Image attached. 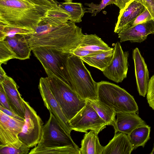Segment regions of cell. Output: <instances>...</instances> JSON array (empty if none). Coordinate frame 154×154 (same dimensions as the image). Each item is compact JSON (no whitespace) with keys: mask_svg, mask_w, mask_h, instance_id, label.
Listing matches in <instances>:
<instances>
[{"mask_svg":"<svg viewBox=\"0 0 154 154\" xmlns=\"http://www.w3.org/2000/svg\"><path fill=\"white\" fill-rule=\"evenodd\" d=\"M84 35L82 28L75 23L69 20L58 21L46 15L34 32L26 37L32 50L48 47L71 54L79 45Z\"/></svg>","mask_w":154,"mask_h":154,"instance_id":"obj_1","label":"cell"},{"mask_svg":"<svg viewBox=\"0 0 154 154\" xmlns=\"http://www.w3.org/2000/svg\"><path fill=\"white\" fill-rule=\"evenodd\" d=\"M38 144L29 154H79L80 148L50 112Z\"/></svg>","mask_w":154,"mask_h":154,"instance_id":"obj_2","label":"cell"},{"mask_svg":"<svg viewBox=\"0 0 154 154\" xmlns=\"http://www.w3.org/2000/svg\"><path fill=\"white\" fill-rule=\"evenodd\" d=\"M47 11L27 0H0V22L34 30Z\"/></svg>","mask_w":154,"mask_h":154,"instance_id":"obj_3","label":"cell"},{"mask_svg":"<svg viewBox=\"0 0 154 154\" xmlns=\"http://www.w3.org/2000/svg\"><path fill=\"white\" fill-rule=\"evenodd\" d=\"M80 57L73 54L69 57L67 69L70 87L85 100H98L97 82L92 78Z\"/></svg>","mask_w":154,"mask_h":154,"instance_id":"obj_4","label":"cell"},{"mask_svg":"<svg viewBox=\"0 0 154 154\" xmlns=\"http://www.w3.org/2000/svg\"><path fill=\"white\" fill-rule=\"evenodd\" d=\"M98 100L113 109L116 112H139L133 97L124 89L105 81L97 82Z\"/></svg>","mask_w":154,"mask_h":154,"instance_id":"obj_5","label":"cell"},{"mask_svg":"<svg viewBox=\"0 0 154 154\" xmlns=\"http://www.w3.org/2000/svg\"><path fill=\"white\" fill-rule=\"evenodd\" d=\"M32 50L42 65L48 77L57 78L70 86L67 63L71 54L48 47H37Z\"/></svg>","mask_w":154,"mask_h":154,"instance_id":"obj_6","label":"cell"},{"mask_svg":"<svg viewBox=\"0 0 154 154\" xmlns=\"http://www.w3.org/2000/svg\"><path fill=\"white\" fill-rule=\"evenodd\" d=\"M51 90L68 122L85 105L82 98L69 85L54 77H48Z\"/></svg>","mask_w":154,"mask_h":154,"instance_id":"obj_7","label":"cell"},{"mask_svg":"<svg viewBox=\"0 0 154 154\" xmlns=\"http://www.w3.org/2000/svg\"><path fill=\"white\" fill-rule=\"evenodd\" d=\"M25 110L24 124L18 137L22 143L30 148L39 142L42 135L43 122L29 103L23 99Z\"/></svg>","mask_w":154,"mask_h":154,"instance_id":"obj_8","label":"cell"},{"mask_svg":"<svg viewBox=\"0 0 154 154\" xmlns=\"http://www.w3.org/2000/svg\"><path fill=\"white\" fill-rule=\"evenodd\" d=\"M86 100L84 106L69 121V125L72 130L86 133L92 130L98 134L107 125Z\"/></svg>","mask_w":154,"mask_h":154,"instance_id":"obj_9","label":"cell"},{"mask_svg":"<svg viewBox=\"0 0 154 154\" xmlns=\"http://www.w3.org/2000/svg\"><path fill=\"white\" fill-rule=\"evenodd\" d=\"M24 124V120L8 116L0 110V146L19 148L23 144L18 135Z\"/></svg>","mask_w":154,"mask_h":154,"instance_id":"obj_10","label":"cell"},{"mask_svg":"<svg viewBox=\"0 0 154 154\" xmlns=\"http://www.w3.org/2000/svg\"><path fill=\"white\" fill-rule=\"evenodd\" d=\"M114 49L112 58L103 72L109 79L119 83L127 77L129 54L128 51H123L118 42L115 44Z\"/></svg>","mask_w":154,"mask_h":154,"instance_id":"obj_11","label":"cell"},{"mask_svg":"<svg viewBox=\"0 0 154 154\" xmlns=\"http://www.w3.org/2000/svg\"><path fill=\"white\" fill-rule=\"evenodd\" d=\"M38 88L45 106L54 115L66 131L70 134L72 130L60 104L51 90L48 77L40 78Z\"/></svg>","mask_w":154,"mask_h":154,"instance_id":"obj_12","label":"cell"},{"mask_svg":"<svg viewBox=\"0 0 154 154\" xmlns=\"http://www.w3.org/2000/svg\"><path fill=\"white\" fill-rule=\"evenodd\" d=\"M154 33V20L132 26L128 27L118 33L121 42L129 41L140 43L145 40L150 34Z\"/></svg>","mask_w":154,"mask_h":154,"instance_id":"obj_13","label":"cell"},{"mask_svg":"<svg viewBox=\"0 0 154 154\" xmlns=\"http://www.w3.org/2000/svg\"><path fill=\"white\" fill-rule=\"evenodd\" d=\"M146 8L142 0H132L123 10L119 12L114 32L118 33L130 26Z\"/></svg>","mask_w":154,"mask_h":154,"instance_id":"obj_14","label":"cell"},{"mask_svg":"<svg viewBox=\"0 0 154 154\" xmlns=\"http://www.w3.org/2000/svg\"><path fill=\"white\" fill-rule=\"evenodd\" d=\"M132 57L137 90L140 95L145 97L147 94L149 79L147 66L137 48L133 50Z\"/></svg>","mask_w":154,"mask_h":154,"instance_id":"obj_15","label":"cell"},{"mask_svg":"<svg viewBox=\"0 0 154 154\" xmlns=\"http://www.w3.org/2000/svg\"><path fill=\"white\" fill-rule=\"evenodd\" d=\"M13 112L25 119V110L23 99L19 92L17 85L11 77L7 76L2 82Z\"/></svg>","mask_w":154,"mask_h":154,"instance_id":"obj_16","label":"cell"},{"mask_svg":"<svg viewBox=\"0 0 154 154\" xmlns=\"http://www.w3.org/2000/svg\"><path fill=\"white\" fill-rule=\"evenodd\" d=\"M117 119L114 127L115 133L118 132L129 134L134 129L146 124L138 114L135 112L116 113Z\"/></svg>","mask_w":154,"mask_h":154,"instance_id":"obj_17","label":"cell"},{"mask_svg":"<svg viewBox=\"0 0 154 154\" xmlns=\"http://www.w3.org/2000/svg\"><path fill=\"white\" fill-rule=\"evenodd\" d=\"M133 150L128 135L119 132L103 147L102 154H130Z\"/></svg>","mask_w":154,"mask_h":154,"instance_id":"obj_18","label":"cell"},{"mask_svg":"<svg viewBox=\"0 0 154 154\" xmlns=\"http://www.w3.org/2000/svg\"><path fill=\"white\" fill-rule=\"evenodd\" d=\"M26 35L17 34L8 36L4 39L8 42L16 56V59L24 60L29 58L32 50Z\"/></svg>","mask_w":154,"mask_h":154,"instance_id":"obj_19","label":"cell"},{"mask_svg":"<svg viewBox=\"0 0 154 154\" xmlns=\"http://www.w3.org/2000/svg\"><path fill=\"white\" fill-rule=\"evenodd\" d=\"M98 134L92 130L85 133L81 141V154H102L104 146L100 143Z\"/></svg>","mask_w":154,"mask_h":154,"instance_id":"obj_20","label":"cell"},{"mask_svg":"<svg viewBox=\"0 0 154 154\" xmlns=\"http://www.w3.org/2000/svg\"><path fill=\"white\" fill-rule=\"evenodd\" d=\"M114 50V48H112L109 51H102L80 58L83 62L90 66L100 69L103 72L109 65L112 59Z\"/></svg>","mask_w":154,"mask_h":154,"instance_id":"obj_21","label":"cell"},{"mask_svg":"<svg viewBox=\"0 0 154 154\" xmlns=\"http://www.w3.org/2000/svg\"><path fill=\"white\" fill-rule=\"evenodd\" d=\"M77 48L97 52L108 51L112 48L95 34L84 35Z\"/></svg>","mask_w":154,"mask_h":154,"instance_id":"obj_22","label":"cell"},{"mask_svg":"<svg viewBox=\"0 0 154 154\" xmlns=\"http://www.w3.org/2000/svg\"><path fill=\"white\" fill-rule=\"evenodd\" d=\"M150 127L145 124L137 127L128 134L133 150L144 146L150 138Z\"/></svg>","mask_w":154,"mask_h":154,"instance_id":"obj_23","label":"cell"},{"mask_svg":"<svg viewBox=\"0 0 154 154\" xmlns=\"http://www.w3.org/2000/svg\"><path fill=\"white\" fill-rule=\"evenodd\" d=\"M99 116L107 124V125L115 126L116 113L112 109L100 101L88 100Z\"/></svg>","mask_w":154,"mask_h":154,"instance_id":"obj_24","label":"cell"},{"mask_svg":"<svg viewBox=\"0 0 154 154\" xmlns=\"http://www.w3.org/2000/svg\"><path fill=\"white\" fill-rule=\"evenodd\" d=\"M59 5L69 13V21L75 23H79L82 21V18L85 12L82 3L63 2Z\"/></svg>","mask_w":154,"mask_h":154,"instance_id":"obj_25","label":"cell"},{"mask_svg":"<svg viewBox=\"0 0 154 154\" xmlns=\"http://www.w3.org/2000/svg\"><path fill=\"white\" fill-rule=\"evenodd\" d=\"M0 23V41L4 40L8 36L17 34L29 35L34 31L33 29L11 26Z\"/></svg>","mask_w":154,"mask_h":154,"instance_id":"obj_26","label":"cell"},{"mask_svg":"<svg viewBox=\"0 0 154 154\" xmlns=\"http://www.w3.org/2000/svg\"><path fill=\"white\" fill-rule=\"evenodd\" d=\"M46 15L54 20L63 23L69 21L70 16L69 12L59 5L56 8L48 10Z\"/></svg>","mask_w":154,"mask_h":154,"instance_id":"obj_27","label":"cell"},{"mask_svg":"<svg viewBox=\"0 0 154 154\" xmlns=\"http://www.w3.org/2000/svg\"><path fill=\"white\" fill-rule=\"evenodd\" d=\"M16 59V56L7 41H0V64H6L9 60Z\"/></svg>","mask_w":154,"mask_h":154,"instance_id":"obj_28","label":"cell"},{"mask_svg":"<svg viewBox=\"0 0 154 154\" xmlns=\"http://www.w3.org/2000/svg\"><path fill=\"white\" fill-rule=\"evenodd\" d=\"M113 4L116 5V0H101L99 4L93 2L85 3V5L88 7L85 8V9L86 12L91 13V16H95L107 6Z\"/></svg>","mask_w":154,"mask_h":154,"instance_id":"obj_29","label":"cell"},{"mask_svg":"<svg viewBox=\"0 0 154 154\" xmlns=\"http://www.w3.org/2000/svg\"><path fill=\"white\" fill-rule=\"evenodd\" d=\"M30 149L23 144L19 148L0 146V154H27L29 153Z\"/></svg>","mask_w":154,"mask_h":154,"instance_id":"obj_30","label":"cell"},{"mask_svg":"<svg viewBox=\"0 0 154 154\" xmlns=\"http://www.w3.org/2000/svg\"><path fill=\"white\" fill-rule=\"evenodd\" d=\"M30 2L48 11L58 6L54 0H28Z\"/></svg>","mask_w":154,"mask_h":154,"instance_id":"obj_31","label":"cell"},{"mask_svg":"<svg viewBox=\"0 0 154 154\" xmlns=\"http://www.w3.org/2000/svg\"><path fill=\"white\" fill-rule=\"evenodd\" d=\"M146 98L149 106L154 110V74L148 81Z\"/></svg>","mask_w":154,"mask_h":154,"instance_id":"obj_32","label":"cell"},{"mask_svg":"<svg viewBox=\"0 0 154 154\" xmlns=\"http://www.w3.org/2000/svg\"><path fill=\"white\" fill-rule=\"evenodd\" d=\"M152 19H153L152 17L148 10L146 8L136 18L131 25L129 26H132L145 23Z\"/></svg>","mask_w":154,"mask_h":154,"instance_id":"obj_33","label":"cell"},{"mask_svg":"<svg viewBox=\"0 0 154 154\" xmlns=\"http://www.w3.org/2000/svg\"><path fill=\"white\" fill-rule=\"evenodd\" d=\"M0 106L13 111L3 85L1 83H0Z\"/></svg>","mask_w":154,"mask_h":154,"instance_id":"obj_34","label":"cell"},{"mask_svg":"<svg viewBox=\"0 0 154 154\" xmlns=\"http://www.w3.org/2000/svg\"><path fill=\"white\" fill-rule=\"evenodd\" d=\"M102 51L99 52H94L86 49L77 48L73 51L71 54H73L76 56L81 57L94 54Z\"/></svg>","mask_w":154,"mask_h":154,"instance_id":"obj_35","label":"cell"},{"mask_svg":"<svg viewBox=\"0 0 154 154\" xmlns=\"http://www.w3.org/2000/svg\"><path fill=\"white\" fill-rule=\"evenodd\" d=\"M143 3L148 10L154 20V0H142Z\"/></svg>","mask_w":154,"mask_h":154,"instance_id":"obj_36","label":"cell"},{"mask_svg":"<svg viewBox=\"0 0 154 154\" xmlns=\"http://www.w3.org/2000/svg\"><path fill=\"white\" fill-rule=\"evenodd\" d=\"M0 110H1L4 113L11 117L15 118L20 120H24V119L19 116L13 111L8 110L1 106H0Z\"/></svg>","mask_w":154,"mask_h":154,"instance_id":"obj_37","label":"cell"},{"mask_svg":"<svg viewBox=\"0 0 154 154\" xmlns=\"http://www.w3.org/2000/svg\"><path fill=\"white\" fill-rule=\"evenodd\" d=\"M132 0H116V5L120 9V11H122Z\"/></svg>","mask_w":154,"mask_h":154,"instance_id":"obj_38","label":"cell"},{"mask_svg":"<svg viewBox=\"0 0 154 154\" xmlns=\"http://www.w3.org/2000/svg\"><path fill=\"white\" fill-rule=\"evenodd\" d=\"M7 76L4 70L0 65V83H2Z\"/></svg>","mask_w":154,"mask_h":154,"instance_id":"obj_39","label":"cell"},{"mask_svg":"<svg viewBox=\"0 0 154 154\" xmlns=\"http://www.w3.org/2000/svg\"><path fill=\"white\" fill-rule=\"evenodd\" d=\"M65 2L66 3H70V2H72V0H64Z\"/></svg>","mask_w":154,"mask_h":154,"instance_id":"obj_40","label":"cell"},{"mask_svg":"<svg viewBox=\"0 0 154 154\" xmlns=\"http://www.w3.org/2000/svg\"><path fill=\"white\" fill-rule=\"evenodd\" d=\"M150 154H154V143L153 147V149H152V151H151V153H150Z\"/></svg>","mask_w":154,"mask_h":154,"instance_id":"obj_41","label":"cell"},{"mask_svg":"<svg viewBox=\"0 0 154 154\" xmlns=\"http://www.w3.org/2000/svg\"></svg>","mask_w":154,"mask_h":154,"instance_id":"obj_42","label":"cell"}]
</instances>
